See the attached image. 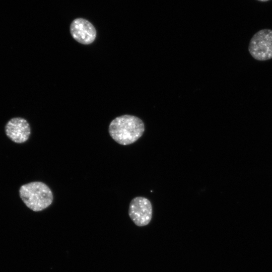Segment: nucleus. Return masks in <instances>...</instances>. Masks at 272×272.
<instances>
[{
  "label": "nucleus",
  "instance_id": "f257e3e1",
  "mask_svg": "<svg viewBox=\"0 0 272 272\" xmlns=\"http://www.w3.org/2000/svg\"><path fill=\"white\" fill-rule=\"evenodd\" d=\"M145 131L143 121L139 117L125 114L115 118L109 125L108 131L116 142L128 145L136 142Z\"/></svg>",
  "mask_w": 272,
  "mask_h": 272
},
{
  "label": "nucleus",
  "instance_id": "f03ea898",
  "mask_svg": "<svg viewBox=\"0 0 272 272\" xmlns=\"http://www.w3.org/2000/svg\"><path fill=\"white\" fill-rule=\"evenodd\" d=\"M19 194L25 205L35 212L45 209L52 203L53 199L50 188L40 181L23 185L20 188Z\"/></svg>",
  "mask_w": 272,
  "mask_h": 272
},
{
  "label": "nucleus",
  "instance_id": "7ed1b4c3",
  "mask_svg": "<svg viewBox=\"0 0 272 272\" xmlns=\"http://www.w3.org/2000/svg\"><path fill=\"white\" fill-rule=\"evenodd\" d=\"M251 55L256 60L265 61L272 58V30L261 29L252 37L248 45Z\"/></svg>",
  "mask_w": 272,
  "mask_h": 272
},
{
  "label": "nucleus",
  "instance_id": "20e7f679",
  "mask_svg": "<svg viewBox=\"0 0 272 272\" xmlns=\"http://www.w3.org/2000/svg\"><path fill=\"white\" fill-rule=\"evenodd\" d=\"M128 215L137 226L143 227L148 225L152 217L151 201L143 196L133 198L129 203Z\"/></svg>",
  "mask_w": 272,
  "mask_h": 272
},
{
  "label": "nucleus",
  "instance_id": "39448f33",
  "mask_svg": "<svg viewBox=\"0 0 272 272\" xmlns=\"http://www.w3.org/2000/svg\"><path fill=\"white\" fill-rule=\"evenodd\" d=\"M70 33L73 38L80 43L88 45L96 37V30L93 25L82 18L74 20L70 25Z\"/></svg>",
  "mask_w": 272,
  "mask_h": 272
},
{
  "label": "nucleus",
  "instance_id": "423d86ee",
  "mask_svg": "<svg viewBox=\"0 0 272 272\" xmlns=\"http://www.w3.org/2000/svg\"><path fill=\"white\" fill-rule=\"evenodd\" d=\"M6 135L16 143H23L29 139L31 129L28 121L21 117L10 119L5 126Z\"/></svg>",
  "mask_w": 272,
  "mask_h": 272
},
{
  "label": "nucleus",
  "instance_id": "0eeeda50",
  "mask_svg": "<svg viewBox=\"0 0 272 272\" xmlns=\"http://www.w3.org/2000/svg\"><path fill=\"white\" fill-rule=\"evenodd\" d=\"M258 1H259V2H267L269 0H257Z\"/></svg>",
  "mask_w": 272,
  "mask_h": 272
}]
</instances>
